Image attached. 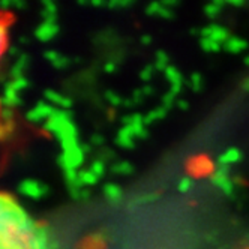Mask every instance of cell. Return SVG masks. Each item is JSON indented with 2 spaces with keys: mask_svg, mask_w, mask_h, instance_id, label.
Here are the masks:
<instances>
[{
  "mask_svg": "<svg viewBox=\"0 0 249 249\" xmlns=\"http://www.w3.org/2000/svg\"><path fill=\"white\" fill-rule=\"evenodd\" d=\"M48 227L33 221L12 195L0 197V249H54Z\"/></svg>",
  "mask_w": 249,
  "mask_h": 249,
  "instance_id": "obj_1",
  "label": "cell"
},
{
  "mask_svg": "<svg viewBox=\"0 0 249 249\" xmlns=\"http://www.w3.org/2000/svg\"><path fill=\"white\" fill-rule=\"evenodd\" d=\"M84 152L81 149V146L72 147V149H68L63 150L59 156H57V164L59 167L66 171V170H77L83 165L84 162Z\"/></svg>",
  "mask_w": 249,
  "mask_h": 249,
  "instance_id": "obj_2",
  "label": "cell"
},
{
  "mask_svg": "<svg viewBox=\"0 0 249 249\" xmlns=\"http://www.w3.org/2000/svg\"><path fill=\"white\" fill-rule=\"evenodd\" d=\"M17 191H18L21 195H24V197L27 198H32V200H41L42 197H45V195L50 192V188L39 182V180H35V179H26V180H21L18 188H17Z\"/></svg>",
  "mask_w": 249,
  "mask_h": 249,
  "instance_id": "obj_3",
  "label": "cell"
},
{
  "mask_svg": "<svg viewBox=\"0 0 249 249\" xmlns=\"http://www.w3.org/2000/svg\"><path fill=\"white\" fill-rule=\"evenodd\" d=\"M56 110L57 108H54V105H51L45 101H41L26 113V120L35 124L42 123V122L45 123L50 117L54 116Z\"/></svg>",
  "mask_w": 249,
  "mask_h": 249,
  "instance_id": "obj_4",
  "label": "cell"
},
{
  "mask_svg": "<svg viewBox=\"0 0 249 249\" xmlns=\"http://www.w3.org/2000/svg\"><path fill=\"white\" fill-rule=\"evenodd\" d=\"M201 38H210L212 41H215V42L224 45L231 38V35H230L228 29H225L224 26L209 24V26L201 29Z\"/></svg>",
  "mask_w": 249,
  "mask_h": 249,
  "instance_id": "obj_5",
  "label": "cell"
},
{
  "mask_svg": "<svg viewBox=\"0 0 249 249\" xmlns=\"http://www.w3.org/2000/svg\"><path fill=\"white\" fill-rule=\"evenodd\" d=\"M165 78L167 81L170 83V92L177 98L180 96L182 93V89H183V77H182V72L176 66L170 65L165 71Z\"/></svg>",
  "mask_w": 249,
  "mask_h": 249,
  "instance_id": "obj_6",
  "label": "cell"
},
{
  "mask_svg": "<svg viewBox=\"0 0 249 249\" xmlns=\"http://www.w3.org/2000/svg\"><path fill=\"white\" fill-rule=\"evenodd\" d=\"M60 32V27L57 23H51V21H42V24H39L35 30V38L41 42H48L53 41Z\"/></svg>",
  "mask_w": 249,
  "mask_h": 249,
  "instance_id": "obj_7",
  "label": "cell"
},
{
  "mask_svg": "<svg viewBox=\"0 0 249 249\" xmlns=\"http://www.w3.org/2000/svg\"><path fill=\"white\" fill-rule=\"evenodd\" d=\"M135 138L137 137L132 126H122L116 135V144L122 149H134Z\"/></svg>",
  "mask_w": 249,
  "mask_h": 249,
  "instance_id": "obj_8",
  "label": "cell"
},
{
  "mask_svg": "<svg viewBox=\"0 0 249 249\" xmlns=\"http://www.w3.org/2000/svg\"><path fill=\"white\" fill-rule=\"evenodd\" d=\"M210 182H212V185L219 188L225 195H233V192H234V182L230 179V176L213 171V174L210 176Z\"/></svg>",
  "mask_w": 249,
  "mask_h": 249,
  "instance_id": "obj_9",
  "label": "cell"
},
{
  "mask_svg": "<svg viewBox=\"0 0 249 249\" xmlns=\"http://www.w3.org/2000/svg\"><path fill=\"white\" fill-rule=\"evenodd\" d=\"M21 98H20V93L14 90L11 83H5V87H3V98H2V107L5 108H17L18 105H21Z\"/></svg>",
  "mask_w": 249,
  "mask_h": 249,
  "instance_id": "obj_10",
  "label": "cell"
},
{
  "mask_svg": "<svg viewBox=\"0 0 249 249\" xmlns=\"http://www.w3.org/2000/svg\"><path fill=\"white\" fill-rule=\"evenodd\" d=\"M44 96L51 105H56L57 108L69 110L71 107H72V99L68 98V96H63V95H60V93H57L54 90H51V89H48V90L44 92Z\"/></svg>",
  "mask_w": 249,
  "mask_h": 249,
  "instance_id": "obj_11",
  "label": "cell"
},
{
  "mask_svg": "<svg viewBox=\"0 0 249 249\" xmlns=\"http://www.w3.org/2000/svg\"><path fill=\"white\" fill-rule=\"evenodd\" d=\"M243 159V152L239 147H228L225 152H222L218 158L219 164L231 165V164H237Z\"/></svg>",
  "mask_w": 249,
  "mask_h": 249,
  "instance_id": "obj_12",
  "label": "cell"
},
{
  "mask_svg": "<svg viewBox=\"0 0 249 249\" xmlns=\"http://www.w3.org/2000/svg\"><path fill=\"white\" fill-rule=\"evenodd\" d=\"M29 63H30V57L24 53V54H21L18 59H17V62H15V63L12 65V68L9 69V75H11V78H12V80H17V78L24 77V72H26V69H27Z\"/></svg>",
  "mask_w": 249,
  "mask_h": 249,
  "instance_id": "obj_13",
  "label": "cell"
},
{
  "mask_svg": "<svg viewBox=\"0 0 249 249\" xmlns=\"http://www.w3.org/2000/svg\"><path fill=\"white\" fill-rule=\"evenodd\" d=\"M102 191H104V197L108 200L111 204H117L123 197V189L117 183H113V182L105 183Z\"/></svg>",
  "mask_w": 249,
  "mask_h": 249,
  "instance_id": "obj_14",
  "label": "cell"
},
{
  "mask_svg": "<svg viewBox=\"0 0 249 249\" xmlns=\"http://www.w3.org/2000/svg\"><path fill=\"white\" fill-rule=\"evenodd\" d=\"M224 50L227 53H231V54H239V53H243L246 48H249V44L246 39L239 38V36H231L224 45Z\"/></svg>",
  "mask_w": 249,
  "mask_h": 249,
  "instance_id": "obj_15",
  "label": "cell"
},
{
  "mask_svg": "<svg viewBox=\"0 0 249 249\" xmlns=\"http://www.w3.org/2000/svg\"><path fill=\"white\" fill-rule=\"evenodd\" d=\"M42 6H44V9H42L41 15H42L44 21L57 23V11H59L57 5L54 2H51V0H44Z\"/></svg>",
  "mask_w": 249,
  "mask_h": 249,
  "instance_id": "obj_16",
  "label": "cell"
},
{
  "mask_svg": "<svg viewBox=\"0 0 249 249\" xmlns=\"http://www.w3.org/2000/svg\"><path fill=\"white\" fill-rule=\"evenodd\" d=\"M134 132H135V137L140 138V140H144L149 137V132H147V126L144 124V116L140 114V113H134Z\"/></svg>",
  "mask_w": 249,
  "mask_h": 249,
  "instance_id": "obj_17",
  "label": "cell"
},
{
  "mask_svg": "<svg viewBox=\"0 0 249 249\" xmlns=\"http://www.w3.org/2000/svg\"><path fill=\"white\" fill-rule=\"evenodd\" d=\"M227 5V2H222V0H215V2L212 3H207L204 8H203V12L207 18H216L218 15H221L222 12V8Z\"/></svg>",
  "mask_w": 249,
  "mask_h": 249,
  "instance_id": "obj_18",
  "label": "cell"
},
{
  "mask_svg": "<svg viewBox=\"0 0 249 249\" xmlns=\"http://www.w3.org/2000/svg\"><path fill=\"white\" fill-rule=\"evenodd\" d=\"M170 66V56L164 50H158L155 53V68L159 72H165L167 68Z\"/></svg>",
  "mask_w": 249,
  "mask_h": 249,
  "instance_id": "obj_19",
  "label": "cell"
},
{
  "mask_svg": "<svg viewBox=\"0 0 249 249\" xmlns=\"http://www.w3.org/2000/svg\"><path fill=\"white\" fill-rule=\"evenodd\" d=\"M167 114H168V110L164 108V107L161 105L159 108H155V110L149 111V113L144 116V124H146V126H149V124L155 123L156 120H164V119L167 117Z\"/></svg>",
  "mask_w": 249,
  "mask_h": 249,
  "instance_id": "obj_20",
  "label": "cell"
},
{
  "mask_svg": "<svg viewBox=\"0 0 249 249\" xmlns=\"http://www.w3.org/2000/svg\"><path fill=\"white\" fill-rule=\"evenodd\" d=\"M78 177H80V182L83 186H95L99 182V177L95 176L90 170H80Z\"/></svg>",
  "mask_w": 249,
  "mask_h": 249,
  "instance_id": "obj_21",
  "label": "cell"
},
{
  "mask_svg": "<svg viewBox=\"0 0 249 249\" xmlns=\"http://www.w3.org/2000/svg\"><path fill=\"white\" fill-rule=\"evenodd\" d=\"M135 171V167L129 161H120L114 165H111V173L122 174V176H129Z\"/></svg>",
  "mask_w": 249,
  "mask_h": 249,
  "instance_id": "obj_22",
  "label": "cell"
},
{
  "mask_svg": "<svg viewBox=\"0 0 249 249\" xmlns=\"http://www.w3.org/2000/svg\"><path fill=\"white\" fill-rule=\"evenodd\" d=\"M200 47L206 53H219L221 50H224L221 44L212 41L210 38H200Z\"/></svg>",
  "mask_w": 249,
  "mask_h": 249,
  "instance_id": "obj_23",
  "label": "cell"
},
{
  "mask_svg": "<svg viewBox=\"0 0 249 249\" xmlns=\"http://www.w3.org/2000/svg\"><path fill=\"white\" fill-rule=\"evenodd\" d=\"M204 86V80H203V75L200 72H192L191 77H189V81H188V87L194 92H200Z\"/></svg>",
  "mask_w": 249,
  "mask_h": 249,
  "instance_id": "obj_24",
  "label": "cell"
},
{
  "mask_svg": "<svg viewBox=\"0 0 249 249\" xmlns=\"http://www.w3.org/2000/svg\"><path fill=\"white\" fill-rule=\"evenodd\" d=\"M14 129H15L14 120H2V126H0V135H2V140L8 141V138L12 137Z\"/></svg>",
  "mask_w": 249,
  "mask_h": 249,
  "instance_id": "obj_25",
  "label": "cell"
},
{
  "mask_svg": "<svg viewBox=\"0 0 249 249\" xmlns=\"http://www.w3.org/2000/svg\"><path fill=\"white\" fill-rule=\"evenodd\" d=\"M89 170H90L95 176H98L99 179H101V177H102V176L105 174V171H107V167H105V162H102L101 159H96V161H93V162L90 164Z\"/></svg>",
  "mask_w": 249,
  "mask_h": 249,
  "instance_id": "obj_26",
  "label": "cell"
},
{
  "mask_svg": "<svg viewBox=\"0 0 249 249\" xmlns=\"http://www.w3.org/2000/svg\"><path fill=\"white\" fill-rule=\"evenodd\" d=\"M192 188H194V180L188 176L182 177L179 185H177V189H179V192H182V194H188Z\"/></svg>",
  "mask_w": 249,
  "mask_h": 249,
  "instance_id": "obj_27",
  "label": "cell"
},
{
  "mask_svg": "<svg viewBox=\"0 0 249 249\" xmlns=\"http://www.w3.org/2000/svg\"><path fill=\"white\" fill-rule=\"evenodd\" d=\"M9 83H11V86H12L14 90H17L18 93H20L21 90H24V89H27V87H29V84H30V81H29L26 77L17 78V80H11Z\"/></svg>",
  "mask_w": 249,
  "mask_h": 249,
  "instance_id": "obj_28",
  "label": "cell"
},
{
  "mask_svg": "<svg viewBox=\"0 0 249 249\" xmlns=\"http://www.w3.org/2000/svg\"><path fill=\"white\" fill-rule=\"evenodd\" d=\"M105 99L108 101L113 107H120V105H123V101H124V99H122V96L119 93H116L113 90L105 92Z\"/></svg>",
  "mask_w": 249,
  "mask_h": 249,
  "instance_id": "obj_29",
  "label": "cell"
},
{
  "mask_svg": "<svg viewBox=\"0 0 249 249\" xmlns=\"http://www.w3.org/2000/svg\"><path fill=\"white\" fill-rule=\"evenodd\" d=\"M155 71H156L155 65H147V66H144L143 69H141V72H140V78L143 80L144 83L150 81L152 77H153V74H155Z\"/></svg>",
  "mask_w": 249,
  "mask_h": 249,
  "instance_id": "obj_30",
  "label": "cell"
},
{
  "mask_svg": "<svg viewBox=\"0 0 249 249\" xmlns=\"http://www.w3.org/2000/svg\"><path fill=\"white\" fill-rule=\"evenodd\" d=\"M131 5H134V2H131V0H111V2H107V8H110V9L128 8Z\"/></svg>",
  "mask_w": 249,
  "mask_h": 249,
  "instance_id": "obj_31",
  "label": "cell"
},
{
  "mask_svg": "<svg viewBox=\"0 0 249 249\" xmlns=\"http://www.w3.org/2000/svg\"><path fill=\"white\" fill-rule=\"evenodd\" d=\"M176 102H177V98L171 92H168L162 96V107L167 110L173 108V105H176Z\"/></svg>",
  "mask_w": 249,
  "mask_h": 249,
  "instance_id": "obj_32",
  "label": "cell"
},
{
  "mask_svg": "<svg viewBox=\"0 0 249 249\" xmlns=\"http://www.w3.org/2000/svg\"><path fill=\"white\" fill-rule=\"evenodd\" d=\"M158 17L159 18H164V20H173L176 17V12L170 8H165L161 5V8H159V12H158Z\"/></svg>",
  "mask_w": 249,
  "mask_h": 249,
  "instance_id": "obj_33",
  "label": "cell"
},
{
  "mask_svg": "<svg viewBox=\"0 0 249 249\" xmlns=\"http://www.w3.org/2000/svg\"><path fill=\"white\" fill-rule=\"evenodd\" d=\"M71 62H72V60H71L69 57L60 54V56L56 59V62H54V63H51V65L54 66L56 69H65V68H68V66L71 65Z\"/></svg>",
  "mask_w": 249,
  "mask_h": 249,
  "instance_id": "obj_34",
  "label": "cell"
},
{
  "mask_svg": "<svg viewBox=\"0 0 249 249\" xmlns=\"http://www.w3.org/2000/svg\"><path fill=\"white\" fill-rule=\"evenodd\" d=\"M159 8H161V2H152L146 6L144 12L146 15L149 17H158V12H159Z\"/></svg>",
  "mask_w": 249,
  "mask_h": 249,
  "instance_id": "obj_35",
  "label": "cell"
},
{
  "mask_svg": "<svg viewBox=\"0 0 249 249\" xmlns=\"http://www.w3.org/2000/svg\"><path fill=\"white\" fill-rule=\"evenodd\" d=\"M59 56H60V53L56 51V50H47V51L44 53V59L48 60L50 63H54L56 59H57Z\"/></svg>",
  "mask_w": 249,
  "mask_h": 249,
  "instance_id": "obj_36",
  "label": "cell"
},
{
  "mask_svg": "<svg viewBox=\"0 0 249 249\" xmlns=\"http://www.w3.org/2000/svg\"><path fill=\"white\" fill-rule=\"evenodd\" d=\"M104 143H105V138H104L101 134H93V135H92V138H90V144H92V146H98V147H99V146H102Z\"/></svg>",
  "mask_w": 249,
  "mask_h": 249,
  "instance_id": "obj_37",
  "label": "cell"
},
{
  "mask_svg": "<svg viewBox=\"0 0 249 249\" xmlns=\"http://www.w3.org/2000/svg\"><path fill=\"white\" fill-rule=\"evenodd\" d=\"M131 98H132V101H134L135 104H141L146 96H144V93H143V90H141V89H137V90H134V93H132Z\"/></svg>",
  "mask_w": 249,
  "mask_h": 249,
  "instance_id": "obj_38",
  "label": "cell"
},
{
  "mask_svg": "<svg viewBox=\"0 0 249 249\" xmlns=\"http://www.w3.org/2000/svg\"><path fill=\"white\" fill-rule=\"evenodd\" d=\"M176 107L179 110H182V111H188L189 110V102L186 99H183V98H179L176 102Z\"/></svg>",
  "mask_w": 249,
  "mask_h": 249,
  "instance_id": "obj_39",
  "label": "cell"
},
{
  "mask_svg": "<svg viewBox=\"0 0 249 249\" xmlns=\"http://www.w3.org/2000/svg\"><path fill=\"white\" fill-rule=\"evenodd\" d=\"M6 38H8V24L3 21L2 23V48H3V51L8 48L6 47Z\"/></svg>",
  "mask_w": 249,
  "mask_h": 249,
  "instance_id": "obj_40",
  "label": "cell"
},
{
  "mask_svg": "<svg viewBox=\"0 0 249 249\" xmlns=\"http://www.w3.org/2000/svg\"><path fill=\"white\" fill-rule=\"evenodd\" d=\"M116 69H117V65L111 60H108L105 65H104V71L107 74H114L116 72Z\"/></svg>",
  "mask_w": 249,
  "mask_h": 249,
  "instance_id": "obj_41",
  "label": "cell"
},
{
  "mask_svg": "<svg viewBox=\"0 0 249 249\" xmlns=\"http://www.w3.org/2000/svg\"><path fill=\"white\" fill-rule=\"evenodd\" d=\"M215 171H218V173H221V174H225V176H230L231 168H230V165H225V164H219V162H218Z\"/></svg>",
  "mask_w": 249,
  "mask_h": 249,
  "instance_id": "obj_42",
  "label": "cell"
},
{
  "mask_svg": "<svg viewBox=\"0 0 249 249\" xmlns=\"http://www.w3.org/2000/svg\"><path fill=\"white\" fill-rule=\"evenodd\" d=\"M161 5H162V6H165V8H170V9H171L173 6L180 5V2H177V0H162Z\"/></svg>",
  "mask_w": 249,
  "mask_h": 249,
  "instance_id": "obj_43",
  "label": "cell"
},
{
  "mask_svg": "<svg viewBox=\"0 0 249 249\" xmlns=\"http://www.w3.org/2000/svg\"><path fill=\"white\" fill-rule=\"evenodd\" d=\"M227 5L234 6V8H242V6H245V2H243V0H228Z\"/></svg>",
  "mask_w": 249,
  "mask_h": 249,
  "instance_id": "obj_44",
  "label": "cell"
},
{
  "mask_svg": "<svg viewBox=\"0 0 249 249\" xmlns=\"http://www.w3.org/2000/svg\"><path fill=\"white\" fill-rule=\"evenodd\" d=\"M141 90H143L144 96H150L153 93V87L150 84H144L143 87H141Z\"/></svg>",
  "mask_w": 249,
  "mask_h": 249,
  "instance_id": "obj_45",
  "label": "cell"
},
{
  "mask_svg": "<svg viewBox=\"0 0 249 249\" xmlns=\"http://www.w3.org/2000/svg\"><path fill=\"white\" fill-rule=\"evenodd\" d=\"M8 54L9 56H18V57L21 56L20 51H18V47H14V45L12 47H8Z\"/></svg>",
  "mask_w": 249,
  "mask_h": 249,
  "instance_id": "obj_46",
  "label": "cell"
},
{
  "mask_svg": "<svg viewBox=\"0 0 249 249\" xmlns=\"http://www.w3.org/2000/svg\"><path fill=\"white\" fill-rule=\"evenodd\" d=\"M12 6L18 8V9H24L27 5H26V2H21V0H12Z\"/></svg>",
  "mask_w": 249,
  "mask_h": 249,
  "instance_id": "obj_47",
  "label": "cell"
},
{
  "mask_svg": "<svg viewBox=\"0 0 249 249\" xmlns=\"http://www.w3.org/2000/svg\"><path fill=\"white\" fill-rule=\"evenodd\" d=\"M134 105H135V102L132 101V98H128V99L123 101V107H124V108H132Z\"/></svg>",
  "mask_w": 249,
  "mask_h": 249,
  "instance_id": "obj_48",
  "label": "cell"
},
{
  "mask_svg": "<svg viewBox=\"0 0 249 249\" xmlns=\"http://www.w3.org/2000/svg\"><path fill=\"white\" fill-rule=\"evenodd\" d=\"M141 44H144V45L152 44V36H150V35H143V36H141Z\"/></svg>",
  "mask_w": 249,
  "mask_h": 249,
  "instance_id": "obj_49",
  "label": "cell"
},
{
  "mask_svg": "<svg viewBox=\"0 0 249 249\" xmlns=\"http://www.w3.org/2000/svg\"><path fill=\"white\" fill-rule=\"evenodd\" d=\"M92 6H107V2H101V0H93V2H90Z\"/></svg>",
  "mask_w": 249,
  "mask_h": 249,
  "instance_id": "obj_50",
  "label": "cell"
},
{
  "mask_svg": "<svg viewBox=\"0 0 249 249\" xmlns=\"http://www.w3.org/2000/svg\"><path fill=\"white\" fill-rule=\"evenodd\" d=\"M89 197H90V191L84 188V189L81 191V200H84V198H89Z\"/></svg>",
  "mask_w": 249,
  "mask_h": 249,
  "instance_id": "obj_51",
  "label": "cell"
},
{
  "mask_svg": "<svg viewBox=\"0 0 249 249\" xmlns=\"http://www.w3.org/2000/svg\"><path fill=\"white\" fill-rule=\"evenodd\" d=\"M242 87H243V90H245V92H248V93H249V77L243 81Z\"/></svg>",
  "mask_w": 249,
  "mask_h": 249,
  "instance_id": "obj_52",
  "label": "cell"
},
{
  "mask_svg": "<svg viewBox=\"0 0 249 249\" xmlns=\"http://www.w3.org/2000/svg\"><path fill=\"white\" fill-rule=\"evenodd\" d=\"M155 198H156V195H149V197L140 198V201H150V200H155Z\"/></svg>",
  "mask_w": 249,
  "mask_h": 249,
  "instance_id": "obj_53",
  "label": "cell"
},
{
  "mask_svg": "<svg viewBox=\"0 0 249 249\" xmlns=\"http://www.w3.org/2000/svg\"><path fill=\"white\" fill-rule=\"evenodd\" d=\"M243 63H245L246 66H249V54H248V56L245 57V60H243Z\"/></svg>",
  "mask_w": 249,
  "mask_h": 249,
  "instance_id": "obj_54",
  "label": "cell"
},
{
  "mask_svg": "<svg viewBox=\"0 0 249 249\" xmlns=\"http://www.w3.org/2000/svg\"><path fill=\"white\" fill-rule=\"evenodd\" d=\"M20 42H21V44H27L29 39H27V38H20Z\"/></svg>",
  "mask_w": 249,
  "mask_h": 249,
  "instance_id": "obj_55",
  "label": "cell"
}]
</instances>
